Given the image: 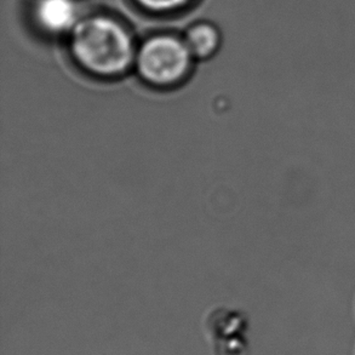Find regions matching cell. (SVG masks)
<instances>
[{
	"instance_id": "obj_4",
	"label": "cell",
	"mask_w": 355,
	"mask_h": 355,
	"mask_svg": "<svg viewBox=\"0 0 355 355\" xmlns=\"http://www.w3.org/2000/svg\"><path fill=\"white\" fill-rule=\"evenodd\" d=\"M182 38L196 61L211 58L222 44L221 31L210 21H197L189 24L183 32Z\"/></svg>"
},
{
	"instance_id": "obj_2",
	"label": "cell",
	"mask_w": 355,
	"mask_h": 355,
	"mask_svg": "<svg viewBox=\"0 0 355 355\" xmlns=\"http://www.w3.org/2000/svg\"><path fill=\"white\" fill-rule=\"evenodd\" d=\"M194 61L182 35L164 32L139 42L134 68L150 87L170 89L187 79Z\"/></svg>"
},
{
	"instance_id": "obj_1",
	"label": "cell",
	"mask_w": 355,
	"mask_h": 355,
	"mask_svg": "<svg viewBox=\"0 0 355 355\" xmlns=\"http://www.w3.org/2000/svg\"><path fill=\"white\" fill-rule=\"evenodd\" d=\"M66 39L73 61L92 77L116 79L134 68L139 42L114 15L87 12Z\"/></svg>"
},
{
	"instance_id": "obj_5",
	"label": "cell",
	"mask_w": 355,
	"mask_h": 355,
	"mask_svg": "<svg viewBox=\"0 0 355 355\" xmlns=\"http://www.w3.org/2000/svg\"><path fill=\"white\" fill-rule=\"evenodd\" d=\"M139 9L154 15L175 14L192 4L194 0H132Z\"/></svg>"
},
{
	"instance_id": "obj_3",
	"label": "cell",
	"mask_w": 355,
	"mask_h": 355,
	"mask_svg": "<svg viewBox=\"0 0 355 355\" xmlns=\"http://www.w3.org/2000/svg\"><path fill=\"white\" fill-rule=\"evenodd\" d=\"M85 14L79 0H32L29 5L34 27L51 38H67Z\"/></svg>"
}]
</instances>
